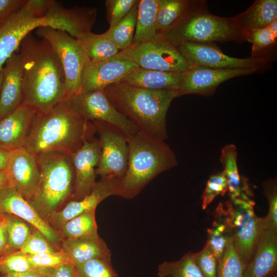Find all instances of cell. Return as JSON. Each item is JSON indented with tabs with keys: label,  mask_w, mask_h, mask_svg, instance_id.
Returning <instances> with one entry per match:
<instances>
[{
	"label": "cell",
	"mask_w": 277,
	"mask_h": 277,
	"mask_svg": "<svg viewBox=\"0 0 277 277\" xmlns=\"http://www.w3.org/2000/svg\"><path fill=\"white\" fill-rule=\"evenodd\" d=\"M19 47L23 67L22 104L42 112L67 100L64 71L48 42L30 33Z\"/></svg>",
	"instance_id": "cell-1"
},
{
	"label": "cell",
	"mask_w": 277,
	"mask_h": 277,
	"mask_svg": "<svg viewBox=\"0 0 277 277\" xmlns=\"http://www.w3.org/2000/svg\"><path fill=\"white\" fill-rule=\"evenodd\" d=\"M95 132L92 122L66 100L47 111L36 112L23 147L35 155L55 152L70 156Z\"/></svg>",
	"instance_id": "cell-2"
},
{
	"label": "cell",
	"mask_w": 277,
	"mask_h": 277,
	"mask_svg": "<svg viewBox=\"0 0 277 277\" xmlns=\"http://www.w3.org/2000/svg\"><path fill=\"white\" fill-rule=\"evenodd\" d=\"M103 91L138 132L161 141L167 137L166 114L172 101L177 96L178 90H149L119 82Z\"/></svg>",
	"instance_id": "cell-3"
},
{
	"label": "cell",
	"mask_w": 277,
	"mask_h": 277,
	"mask_svg": "<svg viewBox=\"0 0 277 277\" xmlns=\"http://www.w3.org/2000/svg\"><path fill=\"white\" fill-rule=\"evenodd\" d=\"M127 140L128 165L121 180L120 196L130 199L157 175L176 166L177 161L164 141L138 131Z\"/></svg>",
	"instance_id": "cell-4"
},
{
	"label": "cell",
	"mask_w": 277,
	"mask_h": 277,
	"mask_svg": "<svg viewBox=\"0 0 277 277\" xmlns=\"http://www.w3.org/2000/svg\"><path fill=\"white\" fill-rule=\"evenodd\" d=\"M40 170L37 191L29 202L40 216L48 223L61 206L71 200L74 186V170L70 155L45 152L36 155Z\"/></svg>",
	"instance_id": "cell-5"
},
{
	"label": "cell",
	"mask_w": 277,
	"mask_h": 277,
	"mask_svg": "<svg viewBox=\"0 0 277 277\" xmlns=\"http://www.w3.org/2000/svg\"><path fill=\"white\" fill-rule=\"evenodd\" d=\"M193 7L172 28L159 35L175 46L185 42L211 43L243 39L232 18L215 16Z\"/></svg>",
	"instance_id": "cell-6"
},
{
	"label": "cell",
	"mask_w": 277,
	"mask_h": 277,
	"mask_svg": "<svg viewBox=\"0 0 277 277\" xmlns=\"http://www.w3.org/2000/svg\"><path fill=\"white\" fill-rule=\"evenodd\" d=\"M233 246L246 266L252 259L259 238L264 228L265 218L258 217L255 202L243 194L224 204Z\"/></svg>",
	"instance_id": "cell-7"
},
{
	"label": "cell",
	"mask_w": 277,
	"mask_h": 277,
	"mask_svg": "<svg viewBox=\"0 0 277 277\" xmlns=\"http://www.w3.org/2000/svg\"><path fill=\"white\" fill-rule=\"evenodd\" d=\"M113 58L131 62L144 69L167 72H184L191 67L176 46L159 34L148 41L132 44Z\"/></svg>",
	"instance_id": "cell-8"
},
{
	"label": "cell",
	"mask_w": 277,
	"mask_h": 277,
	"mask_svg": "<svg viewBox=\"0 0 277 277\" xmlns=\"http://www.w3.org/2000/svg\"><path fill=\"white\" fill-rule=\"evenodd\" d=\"M36 33L48 42L57 54L65 73L67 100L73 98L82 91L83 75L89 63L82 45L67 32L50 27L38 28Z\"/></svg>",
	"instance_id": "cell-9"
},
{
	"label": "cell",
	"mask_w": 277,
	"mask_h": 277,
	"mask_svg": "<svg viewBox=\"0 0 277 277\" xmlns=\"http://www.w3.org/2000/svg\"><path fill=\"white\" fill-rule=\"evenodd\" d=\"M31 2L45 18L47 27L65 31L76 39L91 32L96 21L97 9L95 7L67 8L54 0H31Z\"/></svg>",
	"instance_id": "cell-10"
},
{
	"label": "cell",
	"mask_w": 277,
	"mask_h": 277,
	"mask_svg": "<svg viewBox=\"0 0 277 277\" xmlns=\"http://www.w3.org/2000/svg\"><path fill=\"white\" fill-rule=\"evenodd\" d=\"M99 136L101 156L96 174L101 177H123L128 161V143L127 136L117 127L107 123L92 122Z\"/></svg>",
	"instance_id": "cell-11"
},
{
	"label": "cell",
	"mask_w": 277,
	"mask_h": 277,
	"mask_svg": "<svg viewBox=\"0 0 277 277\" xmlns=\"http://www.w3.org/2000/svg\"><path fill=\"white\" fill-rule=\"evenodd\" d=\"M42 27H47L45 18L38 14L30 0H26L0 27V68L28 34Z\"/></svg>",
	"instance_id": "cell-12"
},
{
	"label": "cell",
	"mask_w": 277,
	"mask_h": 277,
	"mask_svg": "<svg viewBox=\"0 0 277 277\" xmlns=\"http://www.w3.org/2000/svg\"><path fill=\"white\" fill-rule=\"evenodd\" d=\"M69 100L88 121L111 124L121 130L127 138L138 132L135 126L113 106L103 90L81 92Z\"/></svg>",
	"instance_id": "cell-13"
},
{
	"label": "cell",
	"mask_w": 277,
	"mask_h": 277,
	"mask_svg": "<svg viewBox=\"0 0 277 277\" xmlns=\"http://www.w3.org/2000/svg\"><path fill=\"white\" fill-rule=\"evenodd\" d=\"M191 66L212 69L255 68L259 69L267 62L265 58H239L224 54L210 43L185 42L176 46Z\"/></svg>",
	"instance_id": "cell-14"
},
{
	"label": "cell",
	"mask_w": 277,
	"mask_h": 277,
	"mask_svg": "<svg viewBox=\"0 0 277 277\" xmlns=\"http://www.w3.org/2000/svg\"><path fill=\"white\" fill-rule=\"evenodd\" d=\"M122 178L115 176L101 177L96 182L91 192L80 200H69L61 209L55 212L48 223L56 230L65 223L85 212L95 210L97 205L106 198L120 196Z\"/></svg>",
	"instance_id": "cell-15"
},
{
	"label": "cell",
	"mask_w": 277,
	"mask_h": 277,
	"mask_svg": "<svg viewBox=\"0 0 277 277\" xmlns=\"http://www.w3.org/2000/svg\"><path fill=\"white\" fill-rule=\"evenodd\" d=\"M101 156V145L93 136L86 140L70 155L74 170V186L70 200L78 201L90 193L96 184V169Z\"/></svg>",
	"instance_id": "cell-16"
},
{
	"label": "cell",
	"mask_w": 277,
	"mask_h": 277,
	"mask_svg": "<svg viewBox=\"0 0 277 277\" xmlns=\"http://www.w3.org/2000/svg\"><path fill=\"white\" fill-rule=\"evenodd\" d=\"M6 172L10 186L29 202L35 194L40 180L36 155L24 147L12 150Z\"/></svg>",
	"instance_id": "cell-17"
},
{
	"label": "cell",
	"mask_w": 277,
	"mask_h": 277,
	"mask_svg": "<svg viewBox=\"0 0 277 277\" xmlns=\"http://www.w3.org/2000/svg\"><path fill=\"white\" fill-rule=\"evenodd\" d=\"M255 68L212 69L191 66L184 72L177 96L188 94H205L213 92L219 85L229 79L254 73Z\"/></svg>",
	"instance_id": "cell-18"
},
{
	"label": "cell",
	"mask_w": 277,
	"mask_h": 277,
	"mask_svg": "<svg viewBox=\"0 0 277 277\" xmlns=\"http://www.w3.org/2000/svg\"><path fill=\"white\" fill-rule=\"evenodd\" d=\"M0 211L28 223L53 245L62 242V234L42 219L29 202L10 186L0 192Z\"/></svg>",
	"instance_id": "cell-19"
},
{
	"label": "cell",
	"mask_w": 277,
	"mask_h": 277,
	"mask_svg": "<svg viewBox=\"0 0 277 277\" xmlns=\"http://www.w3.org/2000/svg\"><path fill=\"white\" fill-rule=\"evenodd\" d=\"M137 66L131 62L111 58L105 61L88 63L83 78L81 92L103 90L119 82Z\"/></svg>",
	"instance_id": "cell-20"
},
{
	"label": "cell",
	"mask_w": 277,
	"mask_h": 277,
	"mask_svg": "<svg viewBox=\"0 0 277 277\" xmlns=\"http://www.w3.org/2000/svg\"><path fill=\"white\" fill-rule=\"evenodd\" d=\"M36 111L22 104L0 120V147L10 151L23 147L30 132Z\"/></svg>",
	"instance_id": "cell-21"
},
{
	"label": "cell",
	"mask_w": 277,
	"mask_h": 277,
	"mask_svg": "<svg viewBox=\"0 0 277 277\" xmlns=\"http://www.w3.org/2000/svg\"><path fill=\"white\" fill-rule=\"evenodd\" d=\"M0 93V120L23 103L22 61L19 53H13L5 62Z\"/></svg>",
	"instance_id": "cell-22"
},
{
	"label": "cell",
	"mask_w": 277,
	"mask_h": 277,
	"mask_svg": "<svg viewBox=\"0 0 277 277\" xmlns=\"http://www.w3.org/2000/svg\"><path fill=\"white\" fill-rule=\"evenodd\" d=\"M277 270V231L264 228L245 270L246 277H269Z\"/></svg>",
	"instance_id": "cell-23"
},
{
	"label": "cell",
	"mask_w": 277,
	"mask_h": 277,
	"mask_svg": "<svg viewBox=\"0 0 277 277\" xmlns=\"http://www.w3.org/2000/svg\"><path fill=\"white\" fill-rule=\"evenodd\" d=\"M183 77L184 72H167L137 66L132 69L121 82L149 90H179L183 83Z\"/></svg>",
	"instance_id": "cell-24"
},
{
	"label": "cell",
	"mask_w": 277,
	"mask_h": 277,
	"mask_svg": "<svg viewBox=\"0 0 277 277\" xmlns=\"http://www.w3.org/2000/svg\"><path fill=\"white\" fill-rule=\"evenodd\" d=\"M61 249L74 265L95 258H111V252L100 236L95 238L63 239Z\"/></svg>",
	"instance_id": "cell-25"
},
{
	"label": "cell",
	"mask_w": 277,
	"mask_h": 277,
	"mask_svg": "<svg viewBox=\"0 0 277 277\" xmlns=\"http://www.w3.org/2000/svg\"><path fill=\"white\" fill-rule=\"evenodd\" d=\"M276 0H257L245 12L232 18L243 33L269 26L277 19Z\"/></svg>",
	"instance_id": "cell-26"
},
{
	"label": "cell",
	"mask_w": 277,
	"mask_h": 277,
	"mask_svg": "<svg viewBox=\"0 0 277 277\" xmlns=\"http://www.w3.org/2000/svg\"><path fill=\"white\" fill-rule=\"evenodd\" d=\"M237 149L235 145L229 144L221 150V162L224 167V172L227 179L228 194L231 199H234L243 194L251 195L247 181L242 180L237 165Z\"/></svg>",
	"instance_id": "cell-27"
},
{
	"label": "cell",
	"mask_w": 277,
	"mask_h": 277,
	"mask_svg": "<svg viewBox=\"0 0 277 277\" xmlns=\"http://www.w3.org/2000/svg\"><path fill=\"white\" fill-rule=\"evenodd\" d=\"M160 0H139L132 44L148 41L157 35L156 18Z\"/></svg>",
	"instance_id": "cell-28"
},
{
	"label": "cell",
	"mask_w": 277,
	"mask_h": 277,
	"mask_svg": "<svg viewBox=\"0 0 277 277\" xmlns=\"http://www.w3.org/2000/svg\"><path fill=\"white\" fill-rule=\"evenodd\" d=\"M214 220L207 229L208 243L218 263L221 261L228 240L231 238V229L226 208L220 203L213 212Z\"/></svg>",
	"instance_id": "cell-29"
},
{
	"label": "cell",
	"mask_w": 277,
	"mask_h": 277,
	"mask_svg": "<svg viewBox=\"0 0 277 277\" xmlns=\"http://www.w3.org/2000/svg\"><path fill=\"white\" fill-rule=\"evenodd\" d=\"M91 63L110 59L120 51L105 33L96 34L89 32L77 39Z\"/></svg>",
	"instance_id": "cell-30"
},
{
	"label": "cell",
	"mask_w": 277,
	"mask_h": 277,
	"mask_svg": "<svg viewBox=\"0 0 277 277\" xmlns=\"http://www.w3.org/2000/svg\"><path fill=\"white\" fill-rule=\"evenodd\" d=\"M186 0H160L156 18L157 34L174 26L193 6Z\"/></svg>",
	"instance_id": "cell-31"
},
{
	"label": "cell",
	"mask_w": 277,
	"mask_h": 277,
	"mask_svg": "<svg viewBox=\"0 0 277 277\" xmlns=\"http://www.w3.org/2000/svg\"><path fill=\"white\" fill-rule=\"evenodd\" d=\"M95 214V210L81 213L65 223L58 231L63 239L97 238Z\"/></svg>",
	"instance_id": "cell-32"
},
{
	"label": "cell",
	"mask_w": 277,
	"mask_h": 277,
	"mask_svg": "<svg viewBox=\"0 0 277 277\" xmlns=\"http://www.w3.org/2000/svg\"><path fill=\"white\" fill-rule=\"evenodd\" d=\"M138 1L124 18L114 26L109 28L104 32L119 51L126 49L132 43L135 29Z\"/></svg>",
	"instance_id": "cell-33"
},
{
	"label": "cell",
	"mask_w": 277,
	"mask_h": 277,
	"mask_svg": "<svg viewBox=\"0 0 277 277\" xmlns=\"http://www.w3.org/2000/svg\"><path fill=\"white\" fill-rule=\"evenodd\" d=\"M158 277H203L196 266L193 253L188 252L179 260L165 261L157 269Z\"/></svg>",
	"instance_id": "cell-34"
},
{
	"label": "cell",
	"mask_w": 277,
	"mask_h": 277,
	"mask_svg": "<svg viewBox=\"0 0 277 277\" xmlns=\"http://www.w3.org/2000/svg\"><path fill=\"white\" fill-rule=\"evenodd\" d=\"M246 267L230 238L223 257L218 263L216 277H246Z\"/></svg>",
	"instance_id": "cell-35"
},
{
	"label": "cell",
	"mask_w": 277,
	"mask_h": 277,
	"mask_svg": "<svg viewBox=\"0 0 277 277\" xmlns=\"http://www.w3.org/2000/svg\"><path fill=\"white\" fill-rule=\"evenodd\" d=\"M7 245L6 255L20 250L32 233L29 226L25 221L11 214L7 225Z\"/></svg>",
	"instance_id": "cell-36"
},
{
	"label": "cell",
	"mask_w": 277,
	"mask_h": 277,
	"mask_svg": "<svg viewBox=\"0 0 277 277\" xmlns=\"http://www.w3.org/2000/svg\"><path fill=\"white\" fill-rule=\"evenodd\" d=\"M76 277H118L111 258H95L74 265Z\"/></svg>",
	"instance_id": "cell-37"
},
{
	"label": "cell",
	"mask_w": 277,
	"mask_h": 277,
	"mask_svg": "<svg viewBox=\"0 0 277 277\" xmlns=\"http://www.w3.org/2000/svg\"><path fill=\"white\" fill-rule=\"evenodd\" d=\"M30 263L28 255L20 250L0 258V273L3 275L39 270Z\"/></svg>",
	"instance_id": "cell-38"
},
{
	"label": "cell",
	"mask_w": 277,
	"mask_h": 277,
	"mask_svg": "<svg viewBox=\"0 0 277 277\" xmlns=\"http://www.w3.org/2000/svg\"><path fill=\"white\" fill-rule=\"evenodd\" d=\"M243 37L252 44V52L271 46L277 38V19L266 27L243 33Z\"/></svg>",
	"instance_id": "cell-39"
},
{
	"label": "cell",
	"mask_w": 277,
	"mask_h": 277,
	"mask_svg": "<svg viewBox=\"0 0 277 277\" xmlns=\"http://www.w3.org/2000/svg\"><path fill=\"white\" fill-rule=\"evenodd\" d=\"M227 191V179L223 171L210 176L201 197L202 209H205L216 196L224 195Z\"/></svg>",
	"instance_id": "cell-40"
},
{
	"label": "cell",
	"mask_w": 277,
	"mask_h": 277,
	"mask_svg": "<svg viewBox=\"0 0 277 277\" xmlns=\"http://www.w3.org/2000/svg\"><path fill=\"white\" fill-rule=\"evenodd\" d=\"M193 256L203 277H216L218 262L207 242L201 251L193 253Z\"/></svg>",
	"instance_id": "cell-41"
},
{
	"label": "cell",
	"mask_w": 277,
	"mask_h": 277,
	"mask_svg": "<svg viewBox=\"0 0 277 277\" xmlns=\"http://www.w3.org/2000/svg\"><path fill=\"white\" fill-rule=\"evenodd\" d=\"M28 255L30 263L37 268L53 269L70 263L68 256L62 249Z\"/></svg>",
	"instance_id": "cell-42"
},
{
	"label": "cell",
	"mask_w": 277,
	"mask_h": 277,
	"mask_svg": "<svg viewBox=\"0 0 277 277\" xmlns=\"http://www.w3.org/2000/svg\"><path fill=\"white\" fill-rule=\"evenodd\" d=\"M138 0H107V18L109 28L115 25L130 12Z\"/></svg>",
	"instance_id": "cell-43"
},
{
	"label": "cell",
	"mask_w": 277,
	"mask_h": 277,
	"mask_svg": "<svg viewBox=\"0 0 277 277\" xmlns=\"http://www.w3.org/2000/svg\"><path fill=\"white\" fill-rule=\"evenodd\" d=\"M49 241L38 230L33 231L20 251L27 254L55 251Z\"/></svg>",
	"instance_id": "cell-44"
},
{
	"label": "cell",
	"mask_w": 277,
	"mask_h": 277,
	"mask_svg": "<svg viewBox=\"0 0 277 277\" xmlns=\"http://www.w3.org/2000/svg\"><path fill=\"white\" fill-rule=\"evenodd\" d=\"M265 194L269 205L267 215L264 217V228L277 231V191L276 184L270 183L265 187Z\"/></svg>",
	"instance_id": "cell-45"
},
{
	"label": "cell",
	"mask_w": 277,
	"mask_h": 277,
	"mask_svg": "<svg viewBox=\"0 0 277 277\" xmlns=\"http://www.w3.org/2000/svg\"><path fill=\"white\" fill-rule=\"evenodd\" d=\"M26 0H0V27Z\"/></svg>",
	"instance_id": "cell-46"
},
{
	"label": "cell",
	"mask_w": 277,
	"mask_h": 277,
	"mask_svg": "<svg viewBox=\"0 0 277 277\" xmlns=\"http://www.w3.org/2000/svg\"><path fill=\"white\" fill-rule=\"evenodd\" d=\"M10 214L0 211V258L6 254L7 245V228Z\"/></svg>",
	"instance_id": "cell-47"
},
{
	"label": "cell",
	"mask_w": 277,
	"mask_h": 277,
	"mask_svg": "<svg viewBox=\"0 0 277 277\" xmlns=\"http://www.w3.org/2000/svg\"><path fill=\"white\" fill-rule=\"evenodd\" d=\"M48 277H76L74 265L67 263L53 269Z\"/></svg>",
	"instance_id": "cell-48"
},
{
	"label": "cell",
	"mask_w": 277,
	"mask_h": 277,
	"mask_svg": "<svg viewBox=\"0 0 277 277\" xmlns=\"http://www.w3.org/2000/svg\"><path fill=\"white\" fill-rule=\"evenodd\" d=\"M52 270L51 268H45L34 271L6 274L2 277H48Z\"/></svg>",
	"instance_id": "cell-49"
},
{
	"label": "cell",
	"mask_w": 277,
	"mask_h": 277,
	"mask_svg": "<svg viewBox=\"0 0 277 277\" xmlns=\"http://www.w3.org/2000/svg\"><path fill=\"white\" fill-rule=\"evenodd\" d=\"M11 151L0 147V171H6Z\"/></svg>",
	"instance_id": "cell-50"
},
{
	"label": "cell",
	"mask_w": 277,
	"mask_h": 277,
	"mask_svg": "<svg viewBox=\"0 0 277 277\" xmlns=\"http://www.w3.org/2000/svg\"><path fill=\"white\" fill-rule=\"evenodd\" d=\"M9 186V180L6 171H0V192Z\"/></svg>",
	"instance_id": "cell-51"
},
{
	"label": "cell",
	"mask_w": 277,
	"mask_h": 277,
	"mask_svg": "<svg viewBox=\"0 0 277 277\" xmlns=\"http://www.w3.org/2000/svg\"><path fill=\"white\" fill-rule=\"evenodd\" d=\"M3 68H0V93H1V86H2V80H3Z\"/></svg>",
	"instance_id": "cell-52"
},
{
	"label": "cell",
	"mask_w": 277,
	"mask_h": 277,
	"mask_svg": "<svg viewBox=\"0 0 277 277\" xmlns=\"http://www.w3.org/2000/svg\"><path fill=\"white\" fill-rule=\"evenodd\" d=\"M269 277H277V274H276V273H275V274H273V275H271V276H270Z\"/></svg>",
	"instance_id": "cell-53"
}]
</instances>
